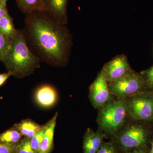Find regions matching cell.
<instances>
[{
    "instance_id": "11",
    "label": "cell",
    "mask_w": 153,
    "mask_h": 153,
    "mask_svg": "<svg viewBox=\"0 0 153 153\" xmlns=\"http://www.w3.org/2000/svg\"><path fill=\"white\" fill-rule=\"evenodd\" d=\"M105 135L90 128L85 131L83 141V153H96L103 142Z\"/></svg>"
},
{
    "instance_id": "21",
    "label": "cell",
    "mask_w": 153,
    "mask_h": 153,
    "mask_svg": "<svg viewBox=\"0 0 153 153\" xmlns=\"http://www.w3.org/2000/svg\"><path fill=\"white\" fill-rule=\"evenodd\" d=\"M96 153H120L112 142H103Z\"/></svg>"
},
{
    "instance_id": "3",
    "label": "cell",
    "mask_w": 153,
    "mask_h": 153,
    "mask_svg": "<svg viewBox=\"0 0 153 153\" xmlns=\"http://www.w3.org/2000/svg\"><path fill=\"white\" fill-rule=\"evenodd\" d=\"M153 137V123L133 120L123 126L111 141L120 153L141 148H149Z\"/></svg>"
},
{
    "instance_id": "22",
    "label": "cell",
    "mask_w": 153,
    "mask_h": 153,
    "mask_svg": "<svg viewBox=\"0 0 153 153\" xmlns=\"http://www.w3.org/2000/svg\"><path fill=\"white\" fill-rule=\"evenodd\" d=\"M17 144H4L0 143V153H13Z\"/></svg>"
},
{
    "instance_id": "7",
    "label": "cell",
    "mask_w": 153,
    "mask_h": 153,
    "mask_svg": "<svg viewBox=\"0 0 153 153\" xmlns=\"http://www.w3.org/2000/svg\"><path fill=\"white\" fill-rule=\"evenodd\" d=\"M111 94L108 82L102 69L91 85L89 89L91 101L96 108H100L112 100Z\"/></svg>"
},
{
    "instance_id": "16",
    "label": "cell",
    "mask_w": 153,
    "mask_h": 153,
    "mask_svg": "<svg viewBox=\"0 0 153 153\" xmlns=\"http://www.w3.org/2000/svg\"><path fill=\"white\" fill-rule=\"evenodd\" d=\"M19 30L14 26L13 19L9 13L0 19V33L10 38L16 36Z\"/></svg>"
},
{
    "instance_id": "14",
    "label": "cell",
    "mask_w": 153,
    "mask_h": 153,
    "mask_svg": "<svg viewBox=\"0 0 153 153\" xmlns=\"http://www.w3.org/2000/svg\"><path fill=\"white\" fill-rule=\"evenodd\" d=\"M20 10L24 13L29 14L43 11V0H15Z\"/></svg>"
},
{
    "instance_id": "8",
    "label": "cell",
    "mask_w": 153,
    "mask_h": 153,
    "mask_svg": "<svg viewBox=\"0 0 153 153\" xmlns=\"http://www.w3.org/2000/svg\"><path fill=\"white\" fill-rule=\"evenodd\" d=\"M102 70L108 82L117 80L133 71L123 55L118 56L108 62Z\"/></svg>"
},
{
    "instance_id": "2",
    "label": "cell",
    "mask_w": 153,
    "mask_h": 153,
    "mask_svg": "<svg viewBox=\"0 0 153 153\" xmlns=\"http://www.w3.org/2000/svg\"><path fill=\"white\" fill-rule=\"evenodd\" d=\"M1 62L12 76L22 79L33 74L40 67L41 61L30 49L23 30H19Z\"/></svg>"
},
{
    "instance_id": "4",
    "label": "cell",
    "mask_w": 153,
    "mask_h": 153,
    "mask_svg": "<svg viewBox=\"0 0 153 153\" xmlns=\"http://www.w3.org/2000/svg\"><path fill=\"white\" fill-rule=\"evenodd\" d=\"M97 122L102 132L113 137L125 125L128 116L124 100H111L100 108Z\"/></svg>"
},
{
    "instance_id": "9",
    "label": "cell",
    "mask_w": 153,
    "mask_h": 153,
    "mask_svg": "<svg viewBox=\"0 0 153 153\" xmlns=\"http://www.w3.org/2000/svg\"><path fill=\"white\" fill-rule=\"evenodd\" d=\"M68 0H43V11L48 13L57 22L65 25L67 22Z\"/></svg>"
},
{
    "instance_id": "19",
    "label": "cell",
    "mask_w": 153,
    "mask_h": 153,
    "mask_svg": "<svg viewBox=\"0 0 153 153\" xmlns=\"http://www.w3.org/2000/svg\"><path fill=\"white\" fill-rule=\"evenodd\" d=\"M12 39L0 33V61H2L8 52Z\"/></svg>"
},
{
    "instance_id": "20",
    "label": "cell",
    "mask_w": 153,
    "mask_h": 153,
    "mask_svg": "<svg viewBox=\"0 0 153 153\" xmlns=\"http://www.w3.org/2000/svg\"><path fill=\"white\" fill-rule=\"evenodd\" d=\"M140 73L144 80L147 90L153 92V65Z\"/></svg>"
},
{
    "instance_id": "12",
    "label": "cell",
    "mask_w": 153,
    "mask_h": 153,
    "mask_svg": "<svg viewBox=\"0 0 153 153\" xmlns=\"http://www.w3.org/2000/svg\"><path fill=\"white\" fill-rule=\"evenodd\" d=\"M58 113L56 112L47 122L44 138L38 149V153H51L54 146V136Z\"/></svg>"
},
{
    "instance_id": "23",
    "label": "cell",
    "mask_w": 153,
    "mask_h": 153,
    "mask_svg": "<svg viewBox=\"0 0 153 153\" xmlns=\"http://www.w3.org/2000/svg\"><path fill=\"white\" fill-rule=\"evenodd\" d=\"M11 76H12V74L8 71L0 74V86L2 85Z\"/></svg>"
},
{
    "instance_id": "18",
    "label": "cell",
    "mask_w": 153,
    "mask_h": 153,
    "mask_svg": "<svg viewBox=\"0 0 153 153\" xmlns=\"http://www.w3.org/2000/svg\"><path fill=\"white\" fill-rule=\"evenodd\" d=\"M47 123L43 125L42 128L38 131L30 139V144L33 149L38 153V149H39L40 145L41 144L42 140L44 138V134L47 129Z\"/></svg>"
},
{
    "instance_id": "26",
    "label": "cell",
    "mask_w": 153,
    "mask_h": 153,
    "mask_svg": "<svg viewBox=\"0 0 153 153\" xmlns=\"http://www.w3.org/2000/svg\"><path fill=\"white\" fill-rule=\"evenodd\" d=\"M153 153V137L150 143L149 146V153Z\"/></svg>"
},
{
    "instance_id": "1",
    "label": "cell",
    "mask_w": 153,
    "mask_h": 153,
    "mask_svg": "<svg viewBox=\"0 0 153 153\" xmlns=\"http://www.w3.org/2000/svg\"><path fill=\"white\" fill-rule=\"evenodd\" d=\"M23 32L40 61L54 67L66 64L71 41L64 25L45 11H36L27 15Z\"/></svg>"
},
{
    "instance_id": "13",
    "label": "cell",
    "mask_w": 153,
    "mask_h": 153,
    "mask_svg": "<svg viewBox=\"0 0 153 153\" xmlns=\"http://www.w3.org/2000/svg\"><path fill=\"white\" fill-rule=\"evenodd\" d=\"M15 125L23 137L28 138L30 139L32 138L43 126L30 119L23 120L19 123L15 124Z\"/></svg>"
},
{
    "instance_id": "17",
    "label": "cell",
    "mask_w": 153,
    "mask_h": 153,
    "mask_svg": "<svg viewBox=\"0 0 153 153\" xmlns=\"http://www.w3.org/2000/svg\"><path fill=\"white\" fill-rule=\"evenodd\" d=\"M16 153H38L34 150L30 144V139L28 138L24 137L20 142L17 144L15 149Z\"/></svg>"
},
{
    "instance_id": "15",
    "label": "cell",
    "mask_w": 153,
    "mask_h": 153,
    "mask_svg": "<svg viewBox=\"0 0 153 153\" xmlns=\"http://www.w3.org/2000/svg\"><path fill=\"white\" fill-rule=\"evenodd\" d=\"M24 137L14 125L12 128L0 134V143L4 144L18 143Z\"/></svg>"
},
{
    "instance_id": "10",
    "label": "cell",
    "mask_w": 153,
    "mask_h": 153,
    "mask_svg": "<svg viewBox=\"0 0 153 153\" xmlns=\"http://www.w3.org/2000/svg\"><path fill=\"white\" fill-rule=\"evenodd\" d=\"M34 99L39 106L43 108H50L57 102L58 94L56 89L52 85H43L36 89Z\"/></svg>"
},
{
    "instance_id": "24",
    "label": "cell",
    "mask_w": 153,
    "mask_h": 153,
    "mask_svg": "<svg viewBox=\"0 0 153 153\" xmlns=\"http://www.w3.org/2000/svg\"><path fill=\"white\" fill-rule=\"evenodd\" d=\"M8 13L7 4L0 1V19Z\"/></svg>"
},
{
    "instance_id": "6",
    "label": "cell",
    "mask_w": 153,
    "mask_h": 153,
    "mask_svg": "<svg viewBox=\"0 0 153 153\" xmlns=\"http://www.w3.org/2000/svg\"><path fill=\"white\" fill-rule=\"evenodd\" d=\"M108 87L113 95L120 100H124L147 90L141 74L134 71L109 82Z\"/></svg>"
},
{
    "instance_id": "5",
    "label": "cell",
    "mask_w": 153,
    "mask_h": 153,
    "mask_svg": "<svg viewBox=\"0 0 153 153\" xmlns=\"http://www.w3.org/2000/svg\"><path fill=\"white\" fill-rule=\"evenodd\" d=\"M133 120L153 123V92L145 91L124 100Z\"/></svg>"
},
{
    "instance_id": "28",
    "label": "cell",
    "mask_w": 153,
    "mask_h": 153,
    "mask_svg": "<svg viewBox=\"0 0 153 153\" xmlns=\"http://www.w3.org/2000/svg\"><path fill=\"white\" fill-rule=\"evenodd\" d=\"M13 153H15V152H14Z\"/></svg>"
},
{
    "instance_id": "25",
    "label": "cell",
    "mask_w": 153,
    "mask_h": 153,
    "mask_svg": "<svg viewBox=\"0 0 153 153\" xmlns=\"http://www.w3.org/2000/svg\"><path fill=\"white\" fill-rule=\"evenodd\" d=\"M149 148H141L134 149L126 153H148Z\"/></svg>"
},
{
    "instance_id": "27",
    "label": "cell",
    "mask_w": 153,
    "mask_h": 153,
    "mask_svg": "<svg viewBox=\"0 0 153 153\" xmlns=\"http://www.w3.org/2000/svg\"><path fill=\"white\" fill-rule=\"evenodd\" d=\"M0 1H1L3 3L7 4V1L8 0H0Z\"/></svg>"
}]
</instances>
